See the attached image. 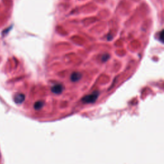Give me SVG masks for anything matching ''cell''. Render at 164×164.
I'll list each match as a JSON object with an SVG mask.
<instances>
[{
    "label": "cell",
    "instance_id": "obj_1",
    "mask_svg": "<svg viewBox=\"0 0 164 164\" xmlns=\"http://www.w3.org/2000/svg\"><path fill=\"white\" fill-rule=\"evenodd\" d=\"M98 96H99V92L95 91L93 92V93L85 96L83 99H82V101L85 102V103H92V102H94L97 100Z\"/></svg>",
    "mask_w": 164,
    "mask_h": 164
},
{
    "label": "cell",
    "instance_id": "obj_6",
    "mask_svg": "<svg viewBox=\"0 0 164 164\" xmlns=\"http://www.w3.org/2000/svg\"><path fill=\"white\" fill-rule=\"evenodd\" d=\"M108 57H109L108 54H104V55L102 57V60L103 62H106L108 60Z\"/></svg>",
    "mask_w": 164,
    "mask_h": 164
},
{
    "label": "cell",
    "instance_id": "obj_2",
    "mask_svg": "<svg viewBox=\"0 0 164 164\" xmlns=\"http://www.w3.org/2000/svg\"><path fill=\"white\" fill-rule=\"evenodd\" d=\"M64 88L62 84L58 83V84H55L54 85H53V86L51 87V90L54 94H60L62 92H63Z\"/></svg>",
    "mask_w": 164,
    "mask_h": 164
},
{
    "label": "cell",
    "instance_id": "obj_3",
    "mask_svg": "<svg viewBox=\"0 0 164 164\" xmlns=\"http://www.w3.org/2000/svg\"><path fill=\"white\" fill-rule=\"evenodd\" d=\"M82 77V74L80 73H78V72H74L71 74L70 79L73 82H76L78 81H79Z\"/></svg>",
    "mask_w": 164,
    "mask_h": 164
},
{
    "label": "cell",
    "instance_id": "obj_4",
    "mask_svg": "<svg viewBox=\"0 0 164 164\" xmlns=\"http://www.w3.org/2000/svg\"><path fill=\"white\" fill-rule=\"evenodd\" d=\"M25 95L23 94H18L15 95L14 101L17 103H21L25 100Z\"/></svg>",
    "mask_w": 164,
    "mask_h": 164
},
{
    "label": "cell",
    "instance_id": "obj_5",
    "mask_svg": "<svg viewBox=\"0 0 164 164\" xmlns=\"http://www.w3.org/2000/svg\"><path fill=\"white\" fill-rule=\"evenodd\" d=\"M44 105V103L43 101H37L35 102V105H34V108H35V110H38L43 107Z\"/></svg>",
    "mask_w": 164,
    "mask_h": 164
}]
</instances>
